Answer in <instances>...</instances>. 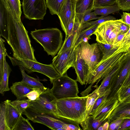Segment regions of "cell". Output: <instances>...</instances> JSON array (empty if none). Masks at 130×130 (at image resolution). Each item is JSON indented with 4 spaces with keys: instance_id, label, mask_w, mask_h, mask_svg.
<instances>
[{
    "instance_id": "6da1fadb",
    "label": "cell",
    "mask_w": 130,
    "mask_h": 130,
    "mask_svg": "<svg viewBox=\"0 0 130 130\" xmlns=\"http://www.w3.org/2000/svg\"><path fill=\"white\" fill-rule=\"evenodd\" d=\"M8 34L6 41L11 48L13 55L21 58L37 61L28 32L21 21L14 17L10 10L8 11Z\"/></svg>"
},
{
    "instance_id": "7a4b0ae2",
    "label": "cell",
    "mask_w": 130,
    "mask_h": 130,
    "mask_svg": "<svg viewBox=\"0 0 130 130\" xmlns=\"http://www.w3.org/2000/svg\"><path fill=\"white\" fill-rule=\"evenodd\" d=\"M130 43H121L119 48L112 54L101 61L89 73L87 84L90 85L80 93L82 96H87L91 90L92 85L96 82L94 86L98 87L99 82L112 69L118 65L125 58L130 54L127 49Z\"/></svg>"
},
{
    "instance_id": "3957f363",
    "label": "cell",
    "mask_w": 130,
    "mask_h": 130,
    "mask_svg": "<svg viewBox=\"0 0 130 130\" xmlns=\"http://www.w3.org/2000/svg\"><path fill=\"white\" fill-rule=\"evenodd\" d=\"M87 98V96L56 100L57 117L63 120L80 124L85 119Z\"/></svg>"
},
{
    "instance_id": "277c9868",
    "label": "cell",
    "mask_w": 130,
    "mask_h": 130,
    "mask_svg": "<svg viewBox=\"0 0 130 130\" xmlns=\"http://www.w3.org/2000/svg\"><path fill=\"white\" fill-rule=\"evenodd\" d=\"M30 34L48 55L53 57L58 53L63 43L62 32L56 28L36 29L31 31Z\"/></svg>"
},
{
    "instance_id": "5b68a950",
    "label": "cell",
    "mask_w": 130,
    "mask_h": 130,
    "mask_svg": "<svg viewBox=\"0 0 130 130\" xmlns=\"http://www.w3.org/2000/svg\"><path fill=\"white\" fill-rule=\"evenodd\" d=\"M13 57L8 55L14 66H21L28 73L36 72L42 74L48 77L51 83L53 80L61 75L52 64H46L29 59L20 58L13 55Z\"/></svg>"
},
{
    "instance_id": "8992f818",
    "label": "cell",
    "mask_w": 130,
    "mask_h": 130,
    "mask_svg": "<svg viewBox=\"0 0 130 130\" xmlns=\"http://www.w3.org/2000/svg\"><path fill=\"white\" fill-rule=\"evenodd\" d=\"M51 91L56 100L79 96L78 88L76 80L69 77L67 73L54 79Z\"/></svg>"
},
{
    "instance_id": "52a82bcc",
    "label": "cell",
    "mask_w": 130,
    "mask_h": 130,
    "mask_svg": "<svg viewBox=\"0 0 130 130\" xmlns=\"http://www.w3.org/2000/svg\"><path fill=\"white\" fill-rule=\"evenodd\" d=\"M22 114L34 122L43 124L52 130H68L69 124L72 122L63 120L51 113L35 112L27 108Z\"/></svg>"
},
{
    "instance_id": "ba28073f",
    "label": "cell",
    "mask_w": 130,
    "mask_h": 130,
    "mask_svg": "<svg viewBox=\"0 0 130 130\" xmlns=\"http://www.w3.org/2000/svg\"><path fill=\"white\" fill-rule=\"evenodd\" d=\"M76 48L80 57L89 67L90 72L102 59L103 53L98 43L90 44L88 41L83 40L76 45Z\"/></svg>"
},
{
    "instance_id": "9c48e42d",
    "label": "cell",
    "mask_w": 130,
    "mask_h": 130,
    "mask_svg": "<svg viewBox=\"0 0 130 130\" xmlns=\"http://www.w3.org/2000/svg\"><path fill=\"white\" fill-rule=\"evenodd\" d=\"M120 19L107 21L98 26L94 33L98 43L113 44L117 35L120 33Z\"/></svg>"
},
{
    "instance_id": "30bf717a",
    "label": "cell",
    "mask_w": 130,
    "mask_h": 130,
    "mask_svg": "<svg viewBox=\"0 0 130 130\" xmlns=\"http://www.w3.org/2000/svg\"><path fill=\"white\" fill-rule=\"evenodd\" d=\"M56 100L50 89L48 88L42 93L37 100L31 101L27 109L35 112L51 113L57 117Z\"/></svg>"
},
{
    "instance_id": "8fae6325",
    "label": "cell",
    "mask_w": 130,
    "mask_h": 130,
    "mask_svg": "<svg viewBox=\"0 0 130 130\" xmlns=\"http://www.w3.org/2000/svg\"><path fill=\"white\" fill-rule=\"evenodd\" d=\"M76 46L75 44L66 51L57 54L54 57L52 64L61 75L67 73L70 68H74Z\"/></svg>"
},
{
    "instance_id": "7c38bea8",
    "label": "cell",
    "mask_w": 130,
    "mask_h": 130,
    "mask_svg": "<svg viewBox=\"0 0 130 130\" xmlns=\"http://www.w3.org/2000/svg\"><path fill=\"white\" fill-rule=\"evenodd\" d=\"M25 17L29 20H43L47 8L45 0H23Z\"/></svg>"
},
{
    "instance_id": "4fadbf2b",
    "label": "cell",
    "mask_w": 130,
    "mask_h": 130,
    "mask_svg": "<svg viewBox=\"0 0 130 130\" xmlns=\"http://www.w3.org/2000/svg\"><path fill=\"white\" fill-rule=\"evenodd\" d=\"M76 1V0H64L57 15L65 34L69 24L75 17Z\"/></svg>"
},
{
    "instance_id": "5bb4252c",
    "label": "cell",
    "mask_w": 130,
    "mask_h": 130,
    "mask_svg": "<svg viewBox=\"0 0 130 130\" xmlns=\"http://www.w3.org/2000/svg\"><path fill=\"white\" fill-rule=\"evenodd\" d=\"M119 102L117 95L108 97L92 115L95 119H99L103 121L107 119L112 111L117 106Z\"/></svg>"
},
{
    "instance_id": "9a60e30c",
    "label": "cell",
    "mask_w": 130,
    "mask_h": 130,
    "mask_svg": "<svg viewBox=\"0 0 130 130\" xmlns=\"http://www.w3.org/2000/svg\"><path fill=\"white\" fill-rule=\"evenodd\" d=\"M130 57V54L125 58L104 78L101 85L95 89L100 95L108 90H111L121 69Z\"/></svg>"
},
{
    "instance_id": "2e32d148",
    "label": "cell",
    "mask_w": 130,
    "mask_h": 130,
    "mask_svg": "<svg viewBox=\"0 0 130 130\" xmlns=\"http://www.w3.org/2000/svg\"><path fill=\"white\" fill-rule=\"evenodd\" d=\"M74 68L77 75L76 80L83 85L87 84L90 71L88 65L80 57L76 47Z\"/></svg>"
},
{
    "instance_id": "e0dca14e",
    "label": "cell",
    "mask_w": 130,
    "mask_h": 130,
    "mask_svg": "<svg viewBox=\"0 0 130 130\" xmlns=\"http://www.w3.org/2000/svg\"><path fill=\"white\" fill-rule=\"evenodd\" d=\"M6 104L5 122L7 130H13L22 114L11 104V101H5Z\"/></svg>"
},
{
    "instance_id": "ac0fdd59",
    "label": "cell",
    "mask_w": 130,
    "mask_h": 130,
    "mask_svg": "<svg viewBox=\"0 0 130 130\" xmlns=\"http://www.w3.org/2000/svg\"><path fill=\"white\" fill-rule=\"evenodd\" d=\"M130 70V57L121 69L111 89L108 97L117 95V93L122 86Z\"/></svg>"
},
{
    "instance_id": "d6986e66",
    "label": "cell",
    "mask_w": 130,
    "mask_h": 130,
    "mask_svg": "<svg viewBox=\"0 0 130 130\" xmlns=\"http://www.w3.org/2000/svg\"><path fill=\"white\" fill-rule=\"evenodd\" d=\"M118 118H130V102H119L117 106L113 110L107 118L109 123Z\"/></svg>"
},
{
    "instance_id": "ffe728a7",
    "label": "cell",
    "mask_w": 130,
    "mask_h": 130,
    "mask_svg": "<svg viewBox=\"0 0 130 130\" xmlns=\"http://www.w3.org/2000/svg\"><path fill=\"white\" fill-rule=\"evenodd\" d=\"M95 0H77L75 7V17L80 23L85 13L94 10Z\"/></svg>"
},
{
    "instance_id": "44dd1931",
    "label": "cell",
    "mask_w": 130,
    "mask_h": 130,
    "mask_svg": "<svg viewBox=\"0 0 130 130\" xmlns=\"http://www.w3.org/2000/svg\"><path fill=\"white\" fill-rule=\"evenodd\" d=\"M10 89L16 97L17 99L18 100L26 99L27 94L34 89L26 85L21 81L13 83Z\"/></svg>"
},
{
    "instance_id": "7402d4cb",
    "label": "cell",
    "mask_w": 130,
    "mask_h": 130,
    "mask_svg": "<svg viewBox=\"0 0 130 130\" xmlns=\"http://www.w3.org/2000/svg\"><path fill=\"white\" fill-rule=\"evenodd\" d=\"M0 4V35L7 41L8 34V11L1 2Z\"/></svg>"
},
{
    "instance_id": "603a6c76",
    "label": "cell",
    "mask_w": 130,
    "mask_h": 130,
    "mask_svg": "<svg viewBox=\"0 0 130 130\" xmlns=\"http://www.w3.org/2000/svg\"><path fill=\"white\" fill-rule=\"evenodd\" d=\"M81 27L80 25L76 26L72 34L65 38L62 46L57 54L63 52L76 44L81 32Z\"/></svg>"
},
{
    "instance_id": "cb8c5ba5",
    "label": "cell",
    "mask_w": 130,
    "mask_h": 130,
    "mask_svg": "<svg viewBox=\"0 0 130 130\" xmlns=\"http://www.w3.org/2000/svg\"><path fill=\"white\" fill-rule=\"evenodd\" d=\"M11 69L5 60L3 74L0 77V93L2 95L6 92L10 90L8 85L9 78L11 72Z\"/></svg>"
},
{
    "instance_id": "d4e9b609",
    "label": "cell",
    "mask_w": 130,
    "mask_h": 130,
    "mask_svg": "<svg viewBox=\"0 0 130 130\" xmlns=\"http://www.w3.org/2000/svg\"><path fill=\"white\" fill-rule=\"evenodd\" d=\"M107 120L103 121L99 119H95L94 118L92 115H90L85 120L81 122L80 124L83 130H98L99 127Z\"/></svg>"
},
{
    "instance_id": "484cf974",
    "label": "cell",
    "mask_w": 130,
    "mask_h": 130,
    "mask_svg": "<svg viewBox=\"0 0 130 130\" xmlns=\"http://www.w3.org/2000/svg\"><path fill=\"white\" fill-rule=\"evenodd\" d=\"M19 66L22 77V79L21 81L23 83L34 89L45 88L38 79L27 74L22 66Z\"/></svg>"
},
{
    "instance_id": "4316f807",
    "label": "cell",
    "mask_w": 130,
    "mask_h": 130,
    "mask_svg": "<svg viewBox=\"0 0 130 130\" xmlns=\"http://www.w3.org/2000/svg\"><path fill=\"white\" fill-rule=\"evenodd\" d=\"M120 10L116 4L110 6L94 7L93 12L96 15L106 16L110 14L119 13Z\"/></svg>"
},
{
    "instance_id": "83f0119b",
    "label": "cell",
    "mask_w": 130,
    "mask_h": 130,
    "mask_svg": "<svg viewBox=\"0 0 130 130\" xmlns=\"http://www.w3.org/2000/svg\"><path fill=\"white\" fill-rule=\"evenodd\" d=\"M100 95L99 93L95 90L87 95L84 120L90 115L95 101Z\"/></svg>"
},
{
    "instance_id": "f1b7e54d",
    "label": "cell",
    "mask_w": 130,
    "mask_h": 130,
    "mask_svg": "<svg viewBox=\"0 0 130 130\" xmlns=\"http://www.w3.org/2000/svg\"><path fill=\"white\" fill-rule=\"evenodd\" d=\"M64 0H45L47 7L52 15H57Z\"/></svg>"
},
{
    "instance_id": "f546056e",
    "label": "cell",
    "mask_w": 130,
    "mask_h": 130,
    "mask_svg": "<svg viewBox=\"0 0 130 130\" xmlns=\"http://www.w3.org/2000/svg\"><path fill=\"white\" fill-rule=\"evenodd\" d=\"M116 20V18L111 15L107 16H101V18L98 20L93 21H88L83 24L82 25L81 31L85 29L94 25H99L104 22L110 20Z\"/></svg>"
},
{
    "instance_id": "4dcf8cb0",
    "label": "cell",
    "mask_w": 130,
    "mask_h": 130,
    "mask_svg": "<svg viewBox=\"0 0 130 130\" xmlns=\"http://www.w3.org/2000/svg\"><path fill=\"white\" fill-rule=\"evenodd\" d=\"M10 11L12 14L21 20L22 14L21 4L20 0H8Z\"/></svg>"
},
{
    "instance_id": "1f68e13d",
    "label": "cell",
    "mask_w": 130,
    "mask_h": 130,
    "mask_svg": "<svg viewBox=\"0 0 130 130\" xmlns=\"http://www.w3.org/2000/svg\"><path fill=\"white\" fill-rule=\"evenodd\" d=\"M117 96L120 102H130V85L126 87H121L117 93Z\"/></svg>"
},
{
    "instance_id": "d6a6232c",
    "label": "cell",
    "mask_w": 130,
    "mask_h": 130,
    "mask_svg": "<svg viewBox=\"0 0 130 130\" xmlns=\"http://www.w3.org/2000/svg\"><path fill=\"white\" fill-rule=\"evenodd\" d=\"M98 43L100 45L103 53L102 59L105 58L112 54L121 45Z\"/></svg>"
},
{
    "instance_id": "836d02e7",
    "label": "cell",
    "mask_w": 130,
    "mask_h": 130,
    "mask_svg": "<svg viewBox=\"0 0 130 130\" xmlns=\"http://www.w3.org/2000/svg\"><path fill=\"white\" fill-rule=\"evenodd\" d=\"M5 42L2 38L0 37V77L3 74L6 57L8 55L4 42Z\"/></svg>"
},
{
    "instance_id": "e575fe53",
    "label": "cell",
    "mask_w": 130,
    "mask_h": 130,
    "mask_svg": "<svg viewBox=\"0 0 130 130\" xmlns=\"http://www.w3.org/2000/svg\"><path fill=\"white\" fill-rule=\"evenodd\" d=\"M31 101L28 99L11 101L12 104L22 114L30 106Z\"/></svg>"
},
{
    "instance_id": "d590c367",
    "label": "cell",
    "mask_w": 130,
    "mask_h": 130,
    "mask_svg": "<svg viewBox=\"0 0 130 130\" xmlns=\"http://www.w3.org/2000/svg\"><path fill=\"white\" fill-rule=\"evenodd\" d=\"M99 25H94L87 28L81 31L79 34L78 40L76 43V45L83 40L86 38H90V37L93 34Z\"/></svg>"
},
{
    "instance_id": "8d00e7d4",
    "label": "cell",
    "mask_w": 130,
    "mask_h": 130,
    "mask_svg": "<svg viewBox=\"0 0 130 130\" xmlns=\"http://www.w3.org/2000/svg\"><path fill=\"white\" fill-rule=\"evenodd\" d=\"M34 130V129L28 119L24 118L22 116L14 127L13 130Z\"/></svg>"
},
{
    "instance_id": "74e56055",
    "label": "cell",
    "mask_w": 130,
    "mask_h": 130,
    "mask_svg": "<svg viewBox=\"0 0 130 130\" xmlns=\"http://www.w3.org/2000/svg\"><path fill=\"white\" fill-rule=\"evenodd\" d=\"M110 92L111 90H108L100 95L95 101L90 115H92L96 109L105 101Z\"/></svg>"
},
{
    "instance_id": "f35d334b",
    "label": "cell",
    "mask_w": 130,
    "mask_h": 130,
    "mask_svg": "<svg viewBox=\"0 0 130 130\" xmlns=\"http://www.w3.org/2000/svg\"><path fill=\"white\" fill-rule=\"evenodd\" d=\"M0 130H7L5 122L6 104L5 101L0 104Z\"/></svg>"
},
{
    "instance_id": "ab89813d",
    "label": "cell",
    "mask_w": 130,
    "mask_h": 130,
    "mask_svg": "<svg viewBox=\"0 0 130 130\" xmlns=\"http://www.w3.org/2000/svg\"><path fill=\"white\" fill-rule=\"evenodd\" d=\"M48 88L45 87L44 88L34 89L27 94L26 98L31 101H35L39 98L42 93Z\"/></svg>"
},
{
    "instance_id": "60d3db41",
    "label": "cell",
    "mask_w": 130,
    "mask_h": 130,
    "mask_svg": "<svg viewBox=\"0 0 130 130\" xmlns=\"http://www.w3.org/2000/svg\"><path fill=\"white\" fill-rule=\"evenodd\" d=\"M117 0H95L94 7L107 6H112L116 4Z\"/></svg>"
},
{
    "instance_id": "b9f144b4",
    "label": "cell",
    "mask_w": 130,
    "mask_h": 130,
    "mask_svg": "<svg viewBox=\"0 0 130 130\" xmlns=\"http://www.w3.org/2000/svg\"><path fill=\"white\" fill-rule=\"evenodd\" d=\"M94 12H87L83 16L80 23L82 25L85 23L90 21L97 19H99L101 17H98Z\"/></svg>"
},
{
    "instance_id": "7bdbcfd3",
    "label": "cell",
    "mask_w": 130,
    "mask_h": 130,
    "mask_svg": "<svg viewBox=\"0 0 130 130\" xmlns=\"http://www.w3.org/2000/svg\"><path fill=\"white\" fill-rule=\"evenodd\" d=\"M116 4L120 10L130 11V0H118Z\"/></svg>"
},
{
    "instance_id": "ee69618b",
    "label": "cell",
    "mask_w": 130,
    "mask_h": 130,
    "mask_svg": "<svg viewBox=\"0 0 130 130\" xmlns=\"http://www.w3.org/2000/svg\"><path fill=\"white\" fill-rule=\"evenodd\" d=\"M124 119L118 118L111 121L109 123L108 130H118Z\"/></svg>"
},
{
    "instance_id": "f6af8a7d",
    "label": "cell",
    "mask_w": 130,
    "mask_h": 130,
    "mask_svg": "<svg viewBox=\"0 0 130 130\" xmlns=\"http://www.w3.org/2000/svg\"><path fill=\"white\" fill-rule=\"evenodd\" d=\"M77 21V20L75 17L69 24L66 29L65 38L72 34Z\"/></svg>"
},
{
    "instance_id": "bcb514c9",
    "label": "cell",
    "mask_w": 130,
    "mask_h": 130,
    "mask_svg": "<svg viewBox=\"0 0 130 130\" xmlns=\"http://www.w3.org/2000/svg\"><path fill=\"white\" fill-rule=\"evenodd\" d=\"M130 130V118H124L118 130Z\"/></svg>"
},
{
    "instance_id": "7dc6e473",
    "label": "cell",
    "mask_w": 130,
    "mask_h": 130,
    "mask_svg": "<svg viewBox=\"0 0 130 130\" xmlns=\"http://www.w3.org/2000/svg\"><path fill=\"white\" fill-rule=\"evenodd\" d=\"M120 20L130 27V13L123 12Z\"/></svg>"
},
{
    "instance_id": "c3c4849f",
    "label": "cell",
    "mask_w": 130,
    "mask_h": 130,
    "mask_svg": "<svg viewBox=\"0 0 130 130\" xmlns=\"http://www.w3.org/2000/svg\"><path fill=\"white\" fill-rule=\"evenodd\" d=\"M125 34L119 33L117 36L113 44L120 45L122 43Z\"/></svg>"
},
{
    "instance_id": "681fc988",
    "label": "cell",
    "mask_w": 130,
    "mask_h": 130,
    "mask_svg": "<svg viewBox=\"0 0 130 130\" xmlns=\"http://www.w3.org/2000/svg\"><path fill=\"white\" fill-rule=\"evenodd\" d=\"M130 27L123 21L120 27V33L125 34L128 31Z\"/></svg>"
},
{
    "instance_id": "f907efd6",
    "label": "cell",
    "mask_w": 130,
    "mask_h": 130,
    "mask_svg": "<svg viewBox=\"0 0 130 130\" xmlns=\"http://www.w3.org/2000/svg\"><path fill=\"white\" fill-rule=\"evenodd\" d=\"M130 85V70L128 72L121 87H125Z\"/></svg>"
},
{
    "instance_id": "816d5d0a",
    "label": "cell",
    "mask_w": 130,
    "mask_h": 130,
    "mask_svg": "<svg viewBox=\"0 0 130 130\" xmlns=\"http://www.w3.org/2000/svg\"><path fill=\"white\" fill-rule=\"evenodd\" d=\"M0 2L7 10L9 11L10 10L8 0H0Z\"/></svg>"
},
{
    "instance_id": "f5cc1de1",
    "label": "cell",
    "mask_w": 130,
    "mask_h": 130,
    "mask_svg": "<svg viewBox=\"0 0 130 130\" xmlns=\"http://www.w3.org/2000/svg\"><path fill=\"white\" fill-rule=\"evenodd\" d=\"M109 124V123L107 120V121L102 125L103 130H108Z\"/></svg>"
},
{
    "instance_id": "db71d44e",
    "label": "cell",
    "mask_w": 130,
    "mask_h": 130,
    "mask_svg": "<svg viewBox=\"0 0 130 130\" xmlns=\"http://www.w3.org/2000/svg\"><path fill=\"white\" fill-rule=\"evenodd\" d=\"M127 52L130 53V46L127 48Z\"/></svg>"
},
{
    "instance_id": "11a10c76",
    "label": "cell",
    "mask_w": 130,
    "mask_h": 130,
    "mask_svg": "<svg viewBox=\"0 0 130 130\" xmlns=\"http://www.w3.org/2000/svg\"><path fill=\"white\" fill-rule=\"evenodd\" d=\"M76 0V1H77V0Z\"/></svg>"
}]
</instances>
